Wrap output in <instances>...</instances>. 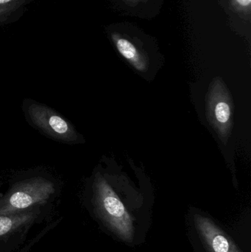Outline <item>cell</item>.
Here are the masks:
<instances>
[{
  "label": "cell",
  "instance_id": "cell-1",
  "mask_svg": "<svg viewBox=\"0 0 251 252\" xmlns=\"http://www.w3.org/2000/svg\"><path fill=\"white\" fill-rule=\"evenodd\" d=\"M45 207H35L16 214L0 216V252H28L44 235L58 224L52 220L38 235L30 237L47 219Z\"/></svg>",
  "mask_w": 251,
  "mask_h": 252
},
{
  "label": "cell",
  "instance_id": "cell-2",
  "mask_svg": "<svg viewBox=\"0 0 251 252\" xmlns=\"http://www.w3.org/2000/svg\"><path fill=\"white\" fill-rule=\"evenodd\" d=\"M94 197L96 213L103 223L124 242H132V217L113 188L100 175H97L94 182Z\"/></svg>",
  "mask_w": 251,
  "mask_h": 252
},
{
  "label": "cell",
  "instance_id": "cell-3",
  "mask_svg": "<svg viewBox=\"0 0 251 252\" xmlns=\"http://www.w3.org/2000/svg\"><path fill=\"white\" fill-rule=\"evenodd\" d=\"M56 193V185L46 178H31L17 182L0 197V216L47 207Z\"/></svg>",
  "mask_w": 251,
  "mask_h": 252
},
{
  "label": "cell",
  "instance_id": "cell-4",
  "mask_svg": "<svg viewBox=\"0 0 251 252\" xmlns=\"http://www.w3.org/2000/svg\"><path fill=\"white\" fill-rule=\"evenodd\" d=\"M232 112L233 103L229 92L221 78H215L207 95L208 118L225 142L232 127Z\"/></svg>",
  "mask_w": 251,
  "mask_h": 252
},
{
  "label": "cell",
  "instance_id": "cell-5",
  "mask_svg": "<svg viewBox=\"0 0 251 252\" xmlns=\"http://www.w3.org/2000/svg\"><path fill=\"white\" fill-rule=\"evenodd\" d=\"M31 124L53 139L66 143L76 142L78 134L66 119L45 105L31 101L27 107Z\"/></svg>",
  "mask_w": 251,
  "mask_h": 252
},
{
  "label": "cell",
  "instance_id": "cell-6",
  "mask_svg": "<svg viewBox=\"0 0 251 252\" xmlns=\"http://www.w3.org/2000/svg\"><path fill=\"white\" fill-rule=\"evenodd\" d=\"M195 223L209 252H242L232 240L209 218L195 215Z\"/></svg>",
  "mask_w": 251,
  "mask_h": 252
},
{
  "label": "cell",
  "instance_id": "cell-7",
  "mask_svg": "<svg viewBox=\"0 0 251 252\" xmlns=\"http://www.w3.org/2000/svg\"><path fill=\"white\" fill-rule=\"evenodd\" d=\"M112 39L121 56H123L136 69L145 72L148 67L147 58L128 38L118 32H112Z\"/></svg>",
  "mask_w": 251,
  "mask_h": 252
},
{
  "label": "cell",
  "instance_id": "cell-8",
  "mask_svg": "<svg viewBox=\"0 0 251 252\" xmlns=\"http://www.w3.org/2000/svg\"><path fill=\"white\" fill-rule=\"evenodd\" d=\"M231 6L243 16L249 18L251 16V0H231Z\"/></svg>",
  "mask_w": 251,
  "mask_h": 252
},
{
  "label": "cell",
  "instance_id": "cell-9",
  "mask_svg": "<svg viewBox=\"0 0 251 252\" xmlns=\"http://www.w3.org/2000/svg\"><path fill=\"white\" fill-rule=\"evenodd\" d=\"M22 5V4L0 5V24L6 22L10 16Z\"/></svg>",
  "mask_w": 251,
  "mask_h": 252
},
{
  "label": "cell",
  "instance_id": "cell-10",
  "mask_svg": "<svg viewBox=\"0 0 251 252\" xmlns=\"http://www.w3.org/2000/svg\"><path fill=\"white\" fill-rule=\"evenodd\" d=\"M25 0H0V5H9V4H24Z\"/></svg>",
  "mask_w": 251,
  "mask_h": 252
},
{
  "label": "cell",
  "instance_id": "cell-11",
  "mask_svg": "<svg viewBox=\"0 0 251 252\" xmlns=\"http://www.w3.org/2000/svg\"><path fill=\"white\" fill-rule=\"evenodd\" d=\"M122 1L126 3L127 4H129L130 6H136L139 3L143 2L147 0H122Z\"/></svg>",
  "mask_w": 251,
  "mask_h": 252
}]
</instances>
